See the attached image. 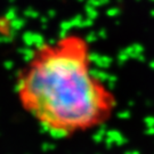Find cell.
I'll list each match as a JSON object with an SVG mask.
<instances>
[{
	"instance_id": "6da1fadb",
	"label": "cell",
	"mask_w": 154,
	"mask_h": 154,
	"mask_svg": "<svg viewBox=\"0 0 154 154\" xmlns=\"http://www.w3.org/2000/svg\"><path fill=\"white\" fill-rule=\"evenodd\" d=\"M88 41L66 34L37 47L16 80L23 110L51 136L72 137L110 120L114 94L94 72Z\"/></svg>"
}]
</instances>
